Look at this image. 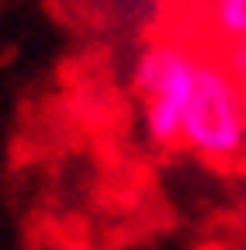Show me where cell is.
<instances>
[{"label": "cell", "instance_id": "3", "mask_svg": "<svg viewBox=\"0 0 246 250\" xmlns=\"http://www.w3.org/2000/svg\"><path fill=\"white\" fill-rule=\"evenodd\" d=\"M205 21L222 45L246 39V0H205Z\"/></svg>", "mask_w": 246, "mask_h": 250}, {"label": "cell", "instance_id": "4", "mask_svg": "<svg viewBox=\"0 0 246 250\" xmlns=\"http://www.w3.org/2000/svg\"><path fill=\"white\" fill-rule=\"evenodd\" d=\"M219 59H222V66L229 70V77L236 80V87L243 90V98H246V39L232 42V45H222Z\"/></svg>", "mask_w": 246, "mask_h": 250}, {"label": "cell", "instance_id": "2", "mask_svg": "<svg viewBox=\"0 0 246 250\" xmlns=\"http://www.w3.org/2000/svg\"><path fill=\"white\" fill-rule=\"evenodd\" d=\"M198 56L180 39L146 42L132 59V87L142 98V132L156 149L180 146V125L188 108Z\"/></svg>", "mask_w": 246, "mask_h": 250}, {"label": "cell", "instance_id": "1", "mask_svg": "<svg viewBox=\"0 0 246 250\" xmlns=\"http://www.w3.org/2000/svg\"><path fill=\"white\" fill-rule=\"evenodd\" d=\"M180 146L208 164H239L246 156V98L219 56H198Z\"/></svg>", "mask_w": 246, "mask_h": 250}, {"label": "cell", "instance_id": "5", "mask_svg": "<svg viewBox=\"0 0 246 250\" xmlns=\"http://www.w3.org/2000/svg\"><path fill=\"white\" fill-rule=\"evenodd\" d=\"M243 250H246V247H243Z\"/></svg>", "mask_w": 246, "mask_h": 250}]
</instances>
